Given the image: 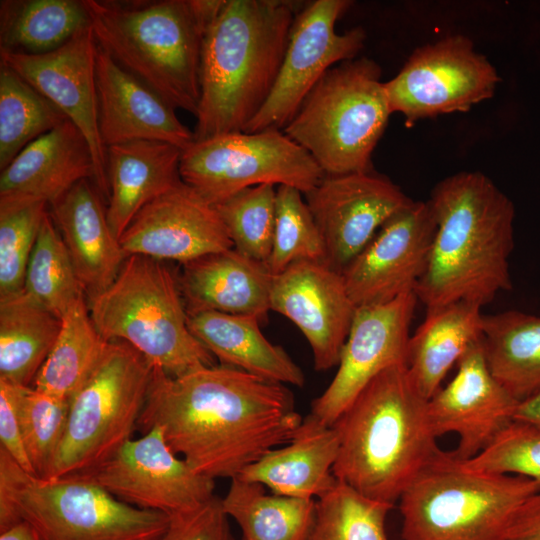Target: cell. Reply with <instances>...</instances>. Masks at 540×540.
Masks as SVG:
<instances>
[{"label":"cell","mask_w":540,"mask_h":540,"mask_svg":"<svg viewBox=\"0 0 540 540\" xmlns=\"http://www.w3.org/2000/svg\"><path fill=\"white\" fill-rule=\"evenodd\" d=\"M482 343L492 374L515 399L540 392V316L518 310L483 315Z\"/></svg>","instance_id":"31"},{"label":"cell","mask_w":540,"mask_h":540,"mask_svg":"<svg viewBox=\"0 0 540 540\" xmlns=\"http://www.w3.org/2000/svg\"><path fill=\"white\" fill-rule=\"evenodd\" d=\"M481 308L476 303L457 301L427 309L424 321L410 336L407 370L426 399L436 393L449 370L482 336Z\"/></svg>","instance_id":"29"},{"label":"cell","mask_w":540,"mask_h":540,"mask_svg":"<svg viewBox=\"0 0 540 540\" xmlns=\"http://www.w3.org/2000/svg\"><path fill=\"white\" fill-rule=\"evenodd\" d=\"M506 540H540V491L529 496L517 509Z\"/></svg>","instance_id":"45"},{"label":"cell","mask_w":540,"mask_h":540,"mask_svg":"<svg viewBox=\"0 0 540 540\" xmlns=\"http://www.w3.org/2000/svg\"><path fill=\"white\" fill-rule=\"evenodd\" d=\"M464 462L474 470L523 476L540 485V428L514 419L486 448Z\"/></svg>","instance_id":"42"},{"label":"cell","mask_w":540,"mask_h":540,"mask_svg":"<svg viewBox=\"0 0 540 540\" xmlns=\"http://www.w3.org/2000/svg\"><path fill=\"white\" fill-rule=\"evenodd\" d=\"M98 129L105 149L137 140L165 142L182 151L194 134L175 108L153 89L122 68L98 45L96 55Z\"/></svg>","instance_id":"22"},{"label":"cell","mask_w":540,"mask_h":540,"mask_svg":"<svg viewBox=\"0 0 540 540\" xmlns=\"http://www.w3.org/2000/svg\"><path fill=\"white\" fill-rule=\"evenodd\" d=\"M60 329L61 319L24 290L0 296V379L33 384Z\"/></svg>","instance_id":"30"},{"label":"cell","mask_w":540,"mask_h":540,"mask_svg":"<svg viewBox=\"0 0 540 540\" xmlns=\"http://www.w3.org/2000/svg\"><path fill=\"white\" fill-rule=\"evenodd\" d=\"M338 450L335 428L308 414L290 442L267 452L238 478L268 487L276 495L313 499L337 481L333 466Z\"/></svg>","instance_id":"27"},{"label":"cell","mask_w":540,"mask_h":540,"mask_svg":"<svg viewBox=\"0 0 540 540\" xmlns=\"http://www.w3.org/2000/svg\"><path fill=\"white\" fill-rule=\"evenodd\" d=\"M182 150L174 145L137 140L106 148V215L119 240L137 213L181 182Z\"/></svg>","instance_id":"26"},{"label":"cell","mask_w":540,"mask_h":540,"mask_svg":"<svg viewBox=\"0 0 540 540\" xmlns=\"http://www.w3.org/2000/svg\"><path fill=\"white\" fill-rule=\"evenodd\" d=\"M304 195L324 242L326 264L340 273L381 226L412 201L373 171L325 175Z\"/></svg>","instance_id":"16"},{"label":"cell","mask_w":540,"mask_h":540,"mask_svg":"<svg viewBox=\"0 0 540 540\" xmlns=\"http://www.w3.org/2000/svg\"><path fill=\"white\" fill-rule=\"evenodd\" d=\"M181 180L215 206L249 187L272 184L311 191L325 176L313 157L281 130L232 132L182 151Z\"/></svg>","instance_id":"11"},{"label":"cell","mask_w":540,"mask_h":540,"mask_svg":"<svg viewBox=\"0 0 540 540\" xmlns=\"http://www.w3.org/2000/svg\"><path fill=\"white\" fill-rule=\"evenodd\" d=\"M518 403L492 374L481 336L462 355L451 381L428 399V416L437 438L449 433L458 436L452 452L467 460L514 420Z\"/></svg>","instance_id":"19"},{"label":"cell","mask_w":540,"mask_h":540,"mask_svg":"<svg viewBox=\"0 0 540 540\" xmlns=\"http://www.w3.org/2000/svg\"><path fill=\"white\" fill-rule=\"evenodd\" d=\"M221 503L243 540H308L315 515L313 499L268 494L263 485L238 477Z\"/></svg>","instance_id":"33"},{"label":"cell","mask_w":540,"mask_h":540,"mask_svg":"<svg viewBox=\"0 0 540 540\" xmlns=\"http://www.w3.org/2000/svg\"><path fill=\"white\" fill-rule=\"evenodd\" d=\"M339 438L335 478L392 505L440 450L426 399L406 364L373 378L332 425Z\"/></svg>","instance_id":"4"},{"label":"cell","mask_w":540,"mask_h":540,"mask_svg":"<svg viewBox=\"0 0 540 540\" xmlns=\"http://www.w3.org/2000/svg\"><path fill=\"white\" fill-rule=\"evenodd\" d=\"M91 26L48 53L32 55L0 51L5 64L54 104L87 139L94 162V182L108 198L106 149L98 129L96 55Z\"/></svg>","instance_id":"18"},{"label":"cell","mask_w":540,"mask_h":540,"mask_svg":"<svg viewBox=\"0 0 540 540\" xmlns=\"http://www.w3.org/2000/svg\"><path fill=\"white\" fill-rule=\"evenodd\" d=\"M70 402L36 390L18 388L17 411L24 448L34 475L45 478L63 437Z\"/></svg>","instance_id":"40"},{"label":"cell","mask_w":540,"mask_h":540,"mask_svg":"<svg viewBox=\"0 0 540 540\" xmlns=\"http://www.w3.org/2000/svg\"><path fill=\"white\" fill-rule=\"evenodd\" d=\"M88 308L106 341L128 343L171 377L215 365L189 329L177 278L160 260L128 256L113 283L89 298Z\"/></svg>","instance_id":"8"},{"label":"cell","mask_w":540,"mask_h":540,"mask_svg":"<svg viewBox=\"0 0 540 540\" xmlns=\"http://www.w3.org/2000/svg\"><path fill=\"white\" fill-rule=\"evenodd\" d=\"M418 298L406 293L386 303L357 307L337 372L311 403V414L332 426L364 387L395 364H406Z\"/></svg>","instance_id":"15"},{"label":"cell","mask_w":540,"mask_h":540,"mask_svg":"<svg viewBox=\"0 0 540 540\" xmlns=\"http://www.w3.org/2000/svg\"><path fill=\"white\" fill-rule=\"evenodd\" d=\"M47 204L0 208V296L23 290L26 268Z\"/></svg>","instance_id":"41"},{"label":"cell","mask_w":540,"mask_h":540,"mask_svg":"<svg viewBox=\"0 0 540 540\" xmlns=\"http://www.w3.org/2000/svg\"><path fill=\"white\" fill-rule=\"evenodd\" d=\"M89 26L83 0H2L0 51L48 53Z\"/></svg>","instance_id":"32"},{"label":"cell","mask_w":540,"mask_h":540,"mask_svg":"<svg viewBox=\"0 0 540 540\" xmlns=\"http://www.w3.org/2000/svg\"><path fill=\"white\" fill-rule=\"evenodd\" d=\"M23 290L60 319L85 297L84 288L49 212L42 221L30 255Z\"/></svg>","instance_id":"36"},{"label":"cell","mask_w":540,"mask_h":540,"mask_svg":"<svg viewBox=\"0 0 540 540\" xmlns=\"http://www.w3.org/2000/svg\"><path fill=\"white\" fill-rule=\"evenodd\" d=\"M276 189L272 184L249 187L214 206L233 248L265 265L272 248Z\"/></svg>","instance_id":"39"},{"label":"cell","mask_w":540,"mask_h":540,"mask_svg":"<svg viewBox=\"0 0 540 540\" xmlns=\"http://www.w3.org/2000/svg\"><path fill=\"white\" fill-rule=\"evenodd\" d=\"M49 212L89 298L109 287L127 256L113 235L92 179L75 184Z\"/></svg>","instance_id":"24"},{"label":"cell","mask_w":540,"mask_h":540,"mask_svg":"<svg viewBox=\"0 0 540 540\" xmlns=\"http://www.w3.org/2000/svg\"><path fill=\"white\" fill-rule=\"evenodd\" d=\"M299 5L225 0L202 43L194 141L244 131L277 80Z\"/></svg>","instance_id":"3"},{"label":"cell","mask_w":540,"mask_h":540,"mask_svg":"<svg viewBox=\"0 0 540 540\" xmlns=\"http://www.w3.org/2000/svg\"><path fill=\"white\" fill-rule=\"evenodd\" d=\"M221 499L214 496L202 505L169 516L158 540H233Z\"/></svg>","instance_id":"43"},{"label":"cell","mask_w":540,"mask_h":540,"mask_svg":"<svg viewBox=\"0 0 540 540\" xmlns=\"http://www.w3.org/2000/svg\"><path fill=\"white\" fill-rule=\"evenodd\" d=\"M76 475L128 505L168 516L194 509L214 497V479L195 472L179 458L158 426L127 441L96 468Z\"/></svg>","instance_id":"14"},{"label":"cell","mask_w":540,"mask_h":540,"mask_svg":"<svg viewBox=\"0 0 540 540\" xmlns=\"http://www.w3.org/2000/svg\"><path fill=\"white\" fill-rule=\"evenodd\" d=\"M356 308L342 274L326 263L297 262L272 277L270 309L303 333L317 371L339 364Z\"/></svg>","instance_id":"20"},{"label":"cell","mask_w":540,"mask_h":540,"mask_svg":"<svg viewBox=\"0 0 540 540\" xmlns=\"http://www.w3.org/2000/svg\"><path fill=\"white\" fill-rule=\"evenodd\" d=\"M225 0H83L100 48L175 109L197 113L205 32Z\"/></svg>","instance_id":"5"},{"label":"cell","mask_w":540,"mask_h":540,"mask_svg":"<svg viewBox=\"0 0 540 540\" xmlns=\"http://www.w3.org/2000/svg\"><path fill=\"white\" fill-rule=\"evenodd\" d=\"M391 114L380 66L354 58L321 77L283 132L325 175L369 172Z\"/></svg>","instance_id":"9"},{"label":"cell","mask_w":540,"mask_h":540,"mask_svg":"<svg viewBox=\"0 0 540 540\" xmlns=\"http://www.w3.org/2000/svg\"><path fill=\"white\" fill-rule=\"evenodd\" d=\"M90 145L69 119L28 144L0 175V208L52 205L75 184L94 181Z\"/></svg>","instance_id":"23"},{"label":"cell","mask_w":540,"mask_h":540,"mask_svg":"<svg viewBox=\"0 0 540 540\" xmlns=\"http://www.w3.org/2000/svg\"><path fill=\"white\" fill-rule=\"evenodd\" d=\"M119 243L127 257L181 263L233 248L216 208L183 181L144 206Z\"/></svg>","instance_id":"21"},{"label":"cell","mask_w":540,"mask_h":540,"mask_svg":"<svg viewBox=\"0 0 540 540\" xmlns=\"http://www.w3.org/2000/svg\"><path fill=\"white\" fill-rule=\"evenodd\" d=\"M254 316L202 311L188 314L191 333L222 365L261 378L302 387L301 368L285 350L272 344L261 332Z\"/></svg>","instance_id":"28"},{"label":"cell","mask_w":540,"mask_h":540,"mask_svg":"<svg viewBox=\"0 0 540 540\" xmlns=\"http://www.w3.org/2000/svg\"><path fill=\"white\" fill-rule=\"evenodd\" d=\"M499 81L496 68L468 37L451 35L414 50L399 73L384 82V90L391 112L411 126L470 110L492 98Z\"/></svg>","instance_id":"12"},{"label":"cell","mask_w":540,"mask_h":540,"mask_svg":"<svg viewBox=\"0 0 540 540\" xmlns=\"http://www.w3.org/2000/svg\"><path fill=\"white\" fill-rule=\"evenodd\" d=\"M302 421L284 384L225 365L178 377L154 367L137 429L158 426L175 454L215 480L290 442Z\"/></svg>","instance_id":"1"},{"label":"cell","mask_w":540,"mask_h":540,"mask_svg":"<svg viewBox=\"0 0 540 540\" xmlns=\"http://www.w3.org/2000/svg\"><path fill=\"white\" fill-rule=\"evenodd\" d=\"M540 485L474 470L441 449L401 494L402 540H506L520 505Z\"/></svg>","instance_id":"6"},{"label":"cell","mask_w":540,"mask_h":540,"mask_svg":"<svg viewBox=\"0 0 540 540\" xmlns=\"http://www.w3.org/2000/svg\"><path fill=\"white\" fill-rule=\"evenodd\" d=\"M0 540H40L36 532L25 522L0 533Z\"/></svg>","instance_id":"47"},{"label":"cell","mask_w":540,"mask_h":540,"mask_svg":"<svg viewBox=\"0 0 540 540\" xmlns=\"http://www.w3.org/2000/svg\"><path fill=\"white\" fill-rule=\"evenodd\" d=\"M514 419L540 428V392L518 403Z\"/></svg>","instance_id":"46"},{"label":"cell","mask_w":540,"mask_h":540,"mask_svg":"<svg viewBox=\"0 0 540 540\" xmlns=\"http://www.w3.org/2000/svg\"><path fill=\"white\" fill-rule=\"evenodd\" d=\"M302 194L294 187L277 186L274 234L266 263L272 276L301 261L326 263L321 233Z\"/></svg>","instance_id":"38"},{"label":"cell","mask_w":540,"mask_h":540,"mask_svg":"<svg viewBox=\"0 0 540 540\" xmlns=\"http://www.w3.org/2000/svg\"><path fill=\"white\" fill-rule=\"evenodd\" d=\"M436 221L428 203L411 201L377 231L341 272L356 307L414 292L430 255Z\"/></svg>","instance_id":"17"},{"label":"cell","mask_w":540,"mask_h":540,"mask_svg":"<svg viewBox=\"0 0 540 540\" xmlns=\"http://www.w3.org/2000/svg\"><path fill=\"white\" fill-rule=\"evenodd\" d=\"M154 366L124 341H109L96 368L73 396L66 428L43 479L87 472L132 439Z\"/></svg>","instance_id":"10"},{"label":"cell","mask_w":540,"mask_h":540,"mask_svg":"<svg viewBox=\"0 0 540 540\" xmlns=\"http://www.w3.org/2000/svg\"><path fill=\"white\" fill-rule=\"evenodd\" d=\"M19 386L0 379V448L5 450L26 472L34 475L24 448L18 418Z\"/></svg>","instance_id":"44"},{"label":"cell","mask_w":540,"mask_h":540,"mask_svg":"<svg viewBox=\"0 0 540 540\" xmlns=\"http://www.w3.org/2000/svg\"><path fill=\"white\" fill-rule=\"evenodd\" d=\"M428 203L436 221L426 269L414 293L426 309L467 301L484 306L512 288L515 208L479 171L440 182Z\"/></svg>","instance_id":"2"},{"label":"cell","mask_w":540,"mask_h":540,"mask_svg":"<svg viewBox=\"0 0 540 540\" xmlns=\"http://www.w3.org/2000/svg\"><path fill=\"white\" fill-rule=\"evenodd\" d=\"M349 0H315L296 14L274 87L244 132L283 130L321 77L333 66L356 58L366 33L355 27L336 31Z\"/></svg>","instance_id":"13"},{"label":"cell","mask_w":540,"mask_h":540,"mask_svg":"<svg viewBox=\"0 0 540 540\" xmlns=\"http://www.w3.org/2000/svg\"><path fill=\"white\" fill-rule=\"evenodd\" d=\"M393 507L337 480L315 502L308 540H388L385 524Z\"/></svg>","instance_id":"37"},{"label":"cell","mask_w":540,"mask_h":540,"mask_svg":"<svg viewBox=\"0 0 540 540\" xmlns=\"http://www.w3.org/2000/svg\"><path fill=\"white\" fill-rule=\"evenodd\" d=\"M106 341L95 327L85 297L62 317L55 344L31 387L71 401L99 363Z\"/></svg>","instance_id":"34"},{"label":"cell","mask_w":540,"mask_h":540,"mask_svg":"<svg viewBox=\"0 0 540 540\" xmlns=\"http://www.w3.org/2000/svg\"><path fill=\"white\" fill-rule=\"evenodd\" d=\"M68 120L16 72L0 63V169L31 142Z\"/></svg>","instance_id":"35"},{"label":"cell","mask_w":540,"mask_h":540,"mask_svg":"<svg viewBox=\"0 0 540 540\" xmlns=\"http://www.w3.org/2000/svg\"><path fill=\"white\" fill-rule=\"evenodd\" d=\"M20 522L40 540H158L169 516L128 505L79 475L36 477L0 448V533Z\"/></svg>","instance_id":"7"},{"label":"cell","mask_w":540,"mask_h":540,"mask_svg":"<svg viewBox=\"0 0 540 540\" xmlns=\"http://www.w3.org/2000/svg\"><path fill=\"white\" fill-rule=\"evenodd\" d=\"M272 275L234 248L182 263L177 277L187 314L216 311L254 316L270 311Z\"/></svg>","instance_id":"25"}]
</instances>
